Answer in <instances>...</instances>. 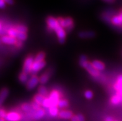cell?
<instances>
[{"label":"cell","mask_w":122,"mask_h":121,"mask_svg":"<svg viewBox=\"0 0 122 121\" xmlns=\"http://www.w3.org/2000/svg\"><path fill=\"white\" fill-rule=\"evenodd\" d=\"M59 24L63 29H66V31L70 32L74 28V22L71 17H66V18H61L58 17L57 19Z\"/></svg>","instance_id":"cell-1"},{"label":"cell","mask_w":122,"mask_h":121,"mask_svg":"<svg viewBox=\"0 0 122 121\" xmlns=\"http://www.w3.org/2000/svg\"><path fill=\"white\" fill-rule=\"evenodd\" d=\"M54 31L56 34V35H57L59 43L60 44L65 43V40H66V32L65 30V29H63L60 25L59 24L55 29Z\"/></svg>","instance_id":"cell-2"},{"label":"cell","mask_w":122,"mask_h":121,"mask_svg":"<svg viewBox=\"0 0 122 121\" xmlns=\"http://www.w3.org/2000/svg\"><path fill=\"white\" fill-rule=\"evenodd\" d=\"M34 63V59L33 56H29L27 57L26 59H25L24 63L23 69H22V72L26 73V74H29L30 73L31 69L32 67V65Z\"/></svg>","instance_id":"cell-3"},{"label":"cell","mask_w":122,"mask_h":121,"mask_svg":"<svg viewBox=\"0 0 122 121\" xmlns=\"http://www.w3.org/2000/svg\"><path fill=\"white\" fill-rule=\"evenodd\" d=\"M39 82V78L37 75H33L29 79L26 83V87L29 90H32L36 87Z\"/></svg>","instance_id":"cell-4"},{"label":"cell","mask_w":122,"mask_h":121,"mask_svg":"<svg viewBox=\"0 0 122 121\" xmlns=\"http://www.w3.org/2000/svg\"><path fill=\"white\" fill-rule=\"evenodd\" d=\"M46 64V63L45 61L40 62H34L32 65V69H31L30 73L31 74H36L38 72H39L41 69L45 68Z\"/></svg>","instance_id":"cell-5"},{"label":"cell","mask_w":122,"mask_h":121,"mask_svg":"<svg viewBox=\"0 0 122 121\" xmlns=\"http://www.w3.org/2000/svg\"><path fill=\"white\" fill-rule=\"evenodd\" d=\"M46 22L47 25H48V27L50 29L53 30L59 25L57 19H56L55 18H54L53 17H51V16H49V17H47L46 19Z\"/></svg>","instance_id":"cell-6"},{"label":"cell","mask_w":122,"mask_h":121,"mask_svg":"<svg viewBox=\"0 0 122 121\" xmlns=\"http://www.w3.org/2000/svg\"><path fill=\"white\" fill-rule=\"evenodd\" d=\"M85 69L88 72V73L90 75L93 76V77H98L99 75V74H100L99 71H97V69H95V68H94V66H92V63H90V62H89V63L87 64V66L86 67Z\"/></svg>","instance_id":"cell-7"},{"label":"cell","mask_w":122,"mask_h":121,"mask_svg":"<svg viewBox=\"0 0 122 121\" xmlns=\"http://www.w3.org/2000/svg\"><path fill=\"white\" fill-rule=\"evenodd\" d=\"M60 95L56 91H53L50 93L49 96V99L51 103V106H57L58 103L60 101Z\"/></svg>","instance_id":"cell-8"},{"label":"cell","mask_w":122,"mask_h":121,"mask_svg":"<svg viewBox=\"0 0 122 121\" xmlns=\"http://www.w3.org/2000/svg\"><path fill=\"white\" fill-rule=\"evenodd\" d=\"M5 119L6 121H19L20 119V115L17 112H11L6 114Z\"/></svg>","instance_id":"cell-9"},{"label":"cell","mask_w":122,"mask_h":121,"mask_svg":"<svg viewBox=\"0 0 122 121\" xmlns=\"http://www.w3.org/2000/svg\"><path fill=\"white\" fill-rule=\"evenodd\" d=\"M96 36V33L93 31H82L78 33V37L80 39H92Z\"/></svg>","instance_id":"cell-10"},{"label":"cell","mask_w":122,"mask_h":121,"mask_svg":"<svg viewBox=\"0 0 122 121\" xmlns=\"http://www.w3.org/2000/svg\"><path fill=\"white\" fill-rule=\"evenodd\" d=\"M58 116L63 119H71L74 115L73 112L70 111H61L59 112Z\"/></svg>","instance_id":"cell-11"},{"label":"cell","mask_w":122,"mask_h":121,"mask_svg":"<svg viewBox=\"0 0 122 121\" xmlns=\"http://www.w3.org/2000/svg\"><path fill=\"white\" fill-rule=\"evenodd\" d=\"M9 95V90L6 88H4L0 91V106H2L6 99Z\"/></svg>","instance_id":"cell-12"},{"label":"cell","mask_w":122,"mask_h":121,"mask_svg":"<svg viewBox=\"0 0 122 121\" xmlns=\"http://www.w3.org/2000/svg\"><path fill=\"white\" fill-rule=\"evenodd\" d=\"M1 40V42L6 44H14L17 42L15 38L10 37V36H4L2 37Z\"/></svg>","instance_id":"cell-13"},{"label":"cell","mask_w":122,"mask_h":121,"mask_svg":"<svg viewBox=\"0 0 122 121\" xmlns=\"http://www.w3.org/2000/svg\"><path fill=\"white\" fill-rule=\"evenodd\" d=\"M92 64L94 66V68L97 69L99 71H104L105 68V66L102 62L98 61V60H94L92 62Z\"/></svg>","instance_id":"cell-14"},{"label":"cell","mask_w":122,"mask_h":121,"mask_svg":"<svg viewBox=\"0 0 122 121\" xmlns=\"http://www.w3.org/2000/svg\"><path fill=\"white\" fill-rule=\"evenodd\" d=\"M45 111L40 108L38 110H36V112H34V115H33V119L35 121H39L45 116Z\"/></svg>","instance_id":"cell-15"},{"label":"cell","mask_w":122,"mask_h":121,"mask_svg":"<svg viewBox=\"0 0 122 121\" xmlns=\"http://www.w3.org/2000/svg\"><path fill=\"white\" fill-rule=\"evenodd\" d=\"M89 61L88 59H87V57L85 54H82V55L80 56L79 59V66H80L81 68L85 69Z\"/></svg>","instance_id":"cell-16"},{"label":"cell","mask_w":122,"mask_h":121,"mask_svg":"<svg viewBox=\"0 0 122 121\" xmlns=\"http://www.w3.org/2000/svg\"><path fill=\"white\" fill-rule=\"evenodd\" d=\"M50 77V75L47 72H45L44 74H42L41 75V77L39 78V82H40V84H46V83L48 82V80H49Z\"/></svg>","instance_id":"cell-17"},{"label":"cell","mask_w":122,"mask_h":121,"mask_svg":"<svg viewBox=\"0 0 122 121\" xmlns=\"http://www.w3.org/2000/svg\"><path fill=\"white\" fill-rule=\"evenodd\" d=\"M45 99V97H43V96L39 95V94H37V95H35V97L34 98V102H36V103L39 104L40 106H41V105L42 106V104H43Z\"/></svg>","instance_id":"cell-18"},{"label":"cell","mask_w":122,"mask_h":121,"mask_svg":"<svg viewBox=\"0 0 122 121\" xmlns=\"http://www.w3.org/2000/svg\"><path fill=\"white\" fill-rule=\"evenodd\" d=\"M19 80L22 83H27V82L29 80V77H28V74L22 72L20 73L19 75Z\"/></svg>","instance_id":"cell-19"},{"label":"cell","mask_w":122,"mask_h":121,"mask_svg":"<svg viewBox=\"0 0 122 121\" xmlns=\"http://www.w3.org/2000/svg\"><path fill=\"white\" fill-rule=\"evenodd\" d=\"M111 22L115 25L117 26H122V21L120 19V17L118 15H115L112 18Z\"/></svg>","instance_id":"cell-20"},{"label":"cell","mask_w":122,"mask_h":121,"mask_svg":"<svg viewBox=\"0 0 122 121\" xmlns=\"http://www.w3.org/2000/svg\"><path fill=\"white\" fill-rule=\"evenodd\" d=\"M49 112L53 117H56L58 115V109L57 106H51L49 107Z\"/></svg>","instance_id":"cell-21"},{"label":"cell","mask_w":122,"mask_h":121,"mask_svg":"<svg viewBox=\"0 0 122 121\" xmlns=\"http://www.w3.org/2000/svg\"><path fill=\"white\" fill-rule=\"evenodd\" d=\"M38 94L46 98V97L48 95V91H47V89L45 86L41 85L40 87H39V88H38Z\"/></svg>","instance_id":"cell-22"},{"label":"cell","mask_w":122,"mask_h":121,"mask_svg":"<svg viewBox=\"0 0 122 121\" xmlns=\"http://www.w3.org/2000/svg\"><path fill=\"white\" fill-rule=\"evenodd\" d=\"M115 88L118 92L122 90V75H119L117 78V82L115 85Z\"/></svg>","instance_id":"cell-23"},{"label":"cell","mask_w":122,"mask_h":121,"mask_svg":"<svg viewBox=\"0 0 122 121\" xmlns=\"http://www.w3.org/2000/svg\"><path fill=\"white\" fill-rule=\"evenodd\" d=\"M45 58V53L43 52H40L37 54L34 59V62H40L44 61Z\"/></svg>","instance_id":"cell-24"},{"label":"cell","mask_w":122,"mask_h":121,"mask_svg":"<svg viewBox=\"0 0 122 121\" xmlns=\"http://www.w3.org/2000/svg\"><path fill=\"white\" fill-rule=\"evenodd\" d=\"M69 106V103L66 100H60L58 103L57 106L60 108H64Z\"/></svg>","instance_id":"cell-25"},{"label":"cell","mask_w":122,"mask_h":121,"mask_svg":"<svg viewBox=\"0 0 122 121\" xmlns=\"http://www.w3.org/2000/svg\"><path fill=\"white\" fill-rule=\"evenodd\" d=\"M22 109L25 112H29L33 109L32 104H29V103H24L22 105Z\"/></svg>","instance_id":"cell-26"},{"label":"cell","mask_w":122,"mask_h":121,"mask_svg":"<svg viewBox=\"0 0 122 121\" xmlns=\"http://www.w3.org/2000/svg\"><path fill=\"white\" fill-rule=\"evenodd\" d=\"M122 101V97L119 95H115L111 98V102L113 104H117Z\"/></svg>","instance_id":"cell-27"},{"label":"cell","mask_w":122,"mask_h":121,"mask_svg":"<svg viewBox=\"0 0 122 121\" xmlns=\"http://www.w3.org/2000/svg\"><path fill=\"white\" fill-rule=\"evenodd\" d=\"M18 31L15 29H11L8 30V34H9V36L12 37H14V38H17V34H18Z\"/></svg>","instance_id":"cell-28"},{"label":"cell","mask_w":122,"mask_h":121,"mask_svg":"<svg viewBox=\"0 0 122 121\" xmlns=\"http://www.w3.org/2000/svg\"><path fill=\"white\" fill-rule=\"evenodd\" d=\"M15 29L18 31L19 32H24V33H27L28 29L27 27L25 25H19L15 27Z\"/></svg>","instance_id":"cell-29"},{"label":"cell","mask_w":122,"mask_h":121,"mask_svg":"<svg viewBox=\"0 0 122 121\" xmlns=\"http://www.w3.org/2000/svg\"><path fill=\"white\" fill-rule=\"evenodd\" d=\"M27 34L26 33L24 32H18L17 36V39H18L20 41H25L27 39Z\"/></svg>","instance_id":"cell-30"},{"label":"cell","mask_w":122,"mask_h":121,"mask_svg":"<svg viewBox=\"0 0 122 121\" xmlns=\"http://www.w3.org/2000/svg\"><path fill=\"white\" fill-rule=\"evenodd\" d=\"M42 106L44 107H46V108L51 106V103L50 100L49 98H45V100H44L43 104H42Z\"/></svg>","instance_id":"cell-31"},{"label":"cell","mask_w":122,"mask_h":121,"mask_svg":"<svg viewBox=\"0 0 122 121\" xmlns=\"http://www.w3.org/2000/svg\"><path fill=\"white\" fill-rule=\"evenodd\" d=\"M84 96L88 100H91L93 97V93L91 90H87L84 93Z\"/></svg>","instance_id":"cell-32"},{"label":"cell","mask_w":122,"mask_h":121,"mask_svg":"<svg viewBox=\"0 0 122 121\" xmlns=\"http://www.w3.org/2000/svg\"><path fill=\"white\" fill-rule=\"evenodd\" d=\"M76 116L78 121H85V117L82 114H78Z\"/></svg>","instance_id":"cell-33"},{"label":"cell","mask_w":122,"mask_h":121,"mask_svg":"<svg viewBox=\"0 0 122 121\" xmlns=\"http://www.w3.org/2000/svg\"><path fill=\"white\" fill-rule=\"evenodd\" d=\"M6 112L4 109L0 108V117L1 118H5V117L6 116Z\"/></svg>","instance_id":"cell-34"},{"label":"cell","mask_w":122,"mask_h":121,"mask_svg":"<svg viewBox=\"0 0 122 121\" xmlns=\"http://www.w3.org/2000/svg\"><path fill=\"white\" fill-rule=\"evenodd\" d=\"M32 106L33 109H35V110H38V109H40V105L36 103V102H34V101L32 103Z\"/></svg>","instance_id":"cell-35"},{"label":"cell","mask_w":122,"mask_h":121,"mask_svg":"<svg viewBox=\"0 0 122 121\" xmlns=\"http://www.w3.org/2000/svg\"><path fill=\"white\" fill-rule=\"evenodd\" d=\"M6 4L4 0H0V9H3L6 7Z\"/></svg>","instance_id":"cell-36"},{"label":"cell","mask_w":122,"mask_h":121,"mask_svg":"<svg viewBox=\"0 0 122 121\" xmlns=\"http://www.w3.org/2000/svg\"><path fill=\"white\" fill-rule=\"evenodd\" d=\"M5 3L8 5H13L14 4V0H4Z\"/></svg>","instance_id":"cell-37"},{"label":"cell","mask_w":122,"mask_h":121,"mask_svg":"<svg viewBox=\"0 0 122 121\" xmlns=\"http://www.w3.org/2000/svg\"><path fill=\"white\" fill-rule=\"evenodd\" d=\"M105 121H113V118L112 117L108 116L107 118L105 119Z\"/></svg>","instance_id":"cell-38"},{"label":"cell","mask_w":122,"mask_h":121,"mask_svg":"<svg viewBox=\"0 0 122 121\" xmlns=\"http://www.w3.org/2000/svg\"><path fill=\"white\" fill-rule=\"evenodd\" d=\"M105 2H107V3H112L113 2H115V0H103Z\"/></svg>","instance_id":"cell-39"},{"label":"cell","mask_w":122,"mask_h":121,"mask_svg":"<svg viewBox=\"0 0 122 121\" xmlns=\"http://www.w3.org/2000/svg\"><path fill=\"white\" fill-rule=\"evenodd\" d=\"M71 121H78L77 119V117H76V116H74L71 119Z\"/></svg>","instance_id":"cell-40"},{"label":"cell","mask_w":122,"mask_h":121,"mask_svg":"<svg viewBox=\"0 0 122 121\" xmlns=\"http://www.w3.org/2000/svg\"><path fill=\"white\" fill-rule=\"evenodd\" d=\"M118 16H119L120 18V19H121V20H122V9L120 11V12H119Z\"/></svg>","instance_id":"cell-41"},{"label":"cell","mask_w":122,"mask_h":121,"mask_svg":"<svg viewBox=\"0 0 122 121\" xmlns=\"http://www.w3.org/2000/svg\"><path fill=\"white\" fill-rule=\"evenodd\" d=\"M0 121H6L5 120V118H1V117H0Z\"/></svg>","instance_id":"cell-42"},{"label":"cell","mask_w":122,"mask_h":121,"mask_svg":"<svg viewBox=\"0 0 122 121\" xmlns=\"http://www.w3.org/2000/svg\"><path fill=\"white\" fill-rule=\"evenodd\" d=\"M1 25L0 24V30H1Z\"/></svg>","instance_id":"cell-43"},{"label":"cell","mask_w":122,"mask_h":121,"mask_svg":"<svg viewBox=\"0 0 122 121\" xmlns=\"http://www.w3.org/2000/svg\"><path fill=\"white\" fill-rule=\"evenodd\" d=\"M1 40H0V43H1Z\"/></svg>","instance_id":"cell-44"}]
</instances>
